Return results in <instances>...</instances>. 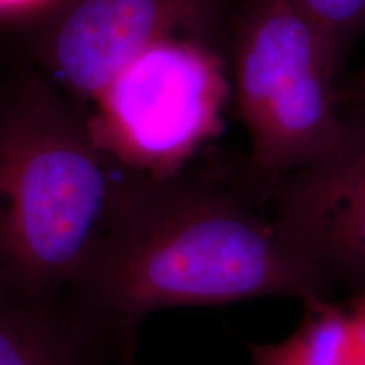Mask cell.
I'll list each match as a JSON object with an SVG mask.
<instances>
[{
	"label": "cell",
	"instance_id": "1",
	"mask_svg": "<svg viewBox=\"0 0 365 365\" xmlns=\"http://www.w3.org/2000/svg\"><path fill=\"white\" fill-rule=\"evenodd\" d=\"M264 202L245 175L186 168L166 180L135 176L71 286L70 307L117 340L173 307L333 298L331 282L296 252Z\"/></svg>",
	"mask_w": 365,
	"mask_h": 365
},
{
	"label": "cell",
	"instance_id": "2",
	"mask_svg": "<svg viewBox=\"0 0 365 365\" xmlns=\"http://www.w3.org/2000/svg\"><path fill=\"white\" fill-rule=\"evenodd\" d=\"M134 180L44 76L14 85L0 97V284L36 301L70 293Z\"/></svg>",
	"mask_w": 365,
	"mask_h": 365
},
{
	"label": "cell",
	"instance_id": "3",
	"mask_svg": "<svg viewBox=\"0 0 365 365\" xmlns=\"http://www.w3.org/2000/svg\"><path fill=\"white\" fill-rule=\"evenodd\" d=\"M227 58L249 132L244 175L257 186L325 161L365 135L340 110L339 59L284 0H237Z\"/></svg>",
	"mask_w": 365,
	"mask_h": 365
},
{
	"label": "cell",
	"instance_id": "4",
	"mask_svg": "<svg viewBox=\"0 0 365 365\" xmlns=\"http://www.w3.org/2000/svg\"><path fill=\"white\" fill-rule=\"evenodd\" d=\"M220 46L166 38L117 73L86 113L100 148L132 175L166 180L220 135L230 95Z\"/></svg>",
	"mask_w": 365,
	"mask_h": 365
},
{
	"label": "cell",
	"instance_id": "5",
	"mask_svg": "<svg viewBox=\"0 0 365 365\" xmlns=\"http://www.w3.org/2000/svg\"><path fill=\"white\" fill-rule=\"evenodd\" d=\"M237 0H58L44 14V78L90 105L117 73L166 38H195L227 51Z\"/></svg>",
	"mask_w": 365,
	"mask_h": 365
},
{
	"label": "cell",
	"instance_id": "6",
	"mask_svg": "<svg viewBox=\"0 0 365 365\" xmlns=\"http://www.w3.org/2000/svg\"><path fill=\"white\" fill-rule=\"evenodd\" d=\"M261 188L296 252L333 287L365 293V135Z\"/></svg>",
	"mask_w": 365,
	"mask_h": 365
},
{
	"label": "cell",
	"instance_id": "7",
	"mask_svg": "<svg viewBox=\"0 0 365 365\" xmlns=\"http://www.w3.org/2000/svg\"><path fill=\"white\" fill-rule=\"evenodd\" d=\"M71 307L0 284V365H103V341Z\"/></svg>",
	"mask_w": 365,
	"mask_h": 365
},
{
	"label": "cell",
	"instance_id": "8",
	"mask_svg": "<svg viewBox=\"0 0 365 365\" xmlns=\"http://www.w3.org/2000/svg\"><path fill=\"white\" fill-rule=\"evenodd\" d=\"M252 365H365V293L304 304L286 339L250 346Z\"/></svg>",
	"mask_w": 365,
	"mask_h": 365
},
{
	"label": "cell",
	"instance_id": "9",
	"mask_svg": "<svg viewBox=\"0 0 365 365\" xmlns=\"http://www.w3.org/2000/svg\"><path fill=\"white\" fill-rule=\"evenodd\" d=\"M325 38L344 68L354 44L365 36V0H284Z\"/></svg>",
	"mask_w": 365,
	"mask_h": 365
},
{
	"label": "cell",
	"instance_id": "10",
	"mask_svg": "<svg viewBox=\"0 0 365 365\" xmlns=\"http://www.w3.org/2000/svg\"><path fill=\"white\" fill-rule=\"evenodd\" d=\"M339 105L350 124L365 130V63L352 80L340 85Z\"/></svg>",
	"mask_w": 365,
	"mask_h": 365
},
{
	"label": "cell",
	"instance_id": "11",
	"mask_svg": "<svg viewBox=\"0 0 365 365\" xmlns=\"http://www.w3.org/2000/svg\"><path fill=\"white\" fill-rule=\"evenodd\" d=\"M58 0H0V16L38 12L46 14Z\"/></svg>",
	"mask_w": 365,
	"mask_h": 365
},
{
	"label": "cell",
	"instance_id": "12",
	"mask_svg": "<svg viewBox=\"0 0 365 365\" xmlns=\"http://www.w3.org/2000/svg\"><path fill=\"white\" fill-rule=\"evenodd\" d=\"M137 331H130L117 340L115 365H135Z\"/></svg>",
	"mask_w": 365,
	"mask_h": 365
}]
</instances>
